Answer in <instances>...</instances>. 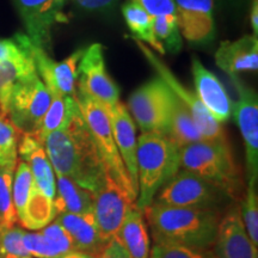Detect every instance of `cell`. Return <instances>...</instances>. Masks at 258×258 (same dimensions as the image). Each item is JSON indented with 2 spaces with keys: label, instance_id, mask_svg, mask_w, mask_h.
Here are the masks:
<instances>
[{
  "label": "cell",
  "instance_id": "obj_1",
  "mask_svg": "<svg viewBox=\"0 0 258 258\" xmlns=\"http://www.w3.org/2000/svg\"><path fill=\"white\" fill-rule=\"evenodd\" d=\"M43 146L55 176L69 177L93 195L103 185L104 165L78 102L66 123L48 135Z\"/></svg>",
  "mask_w": 258,
  "mask_h": 258
},
{
  "label": "cell",
  "instance_id": "obj_2",
  "mask_svg": "<svg viewBox=\"0 0 258 258\" xmlns=\"http://www.w3.org/2000/svg\"><path fill=\"white\" fill-rule=\"evenodd\" d=\"M154 243L191 249H211L215 244L218 211L182 208L154 202L144 211Z\"/></svg>",
  "mask_w": 258,
  "mask_h": 258
},
{
  "label": "cell",
  "instance_id": "obj_3",
  "mask_svg": "<svg viewBox=\"0 0 258 258\" xmlns=\"http://www.w3.org/2000/svg\"><path fill=\"white\" fill-rule=\"evenodd\" d=\"M137 208L144 212L180 169L179 148L166 135L147 132L138 138Z\"/></svg>",
  "mask_w": 258,
  "mask_h": 258
},
{
  "label": "cell",
  "instance_id": "obj_4",
  "mask_svg": "<svg viewBox=\"0 0 258 258\" xmlns=\"http://www.w3.org/2000/svg\"><path fill=\"white\" fill-rule=\"evenodd\" d=\"M179 164L183 170L217 185L230 199L240 195L243 182L227 139L186 145L179 150Z\"/></svg>",
  "mask_w": 258,
  "mask_h": 258
},
{
  "label": "cell",
  "instance_id": "obj_5",
  "mask_svg": "<svg viewBox=\"0 0 258 258\" xmlns=\"http://www.w3.org/2000/svg\"><path fill=\"white\" fill-rule=\"evenodd\" d=\"M76 99L95 140L106 175L110 176L132 199L137 201L138 190L135 189L129 177L118 148L116 146L108 110L91 97L80 91H77Z\"/></svg>",
  "mask_w": 258,
  "mask_h": 258
},
{
  "label": "cell",
  "instance_id": "obj_6",
  "mask_svg": "<svg viewBox=\"0 0 258 258\" xmlns=\"http://www.w3.org/2000/svg\"><path fill=\"white\" fill-rule=\"evenodd\" d=\"M51 96L37 71L16 84L6 115L22 134L34 135L49 108Z\"/></svg>",
  "mask_w": 258,
  "mask_h": 258
},
{
  "label": "cell",
  "instance_id": "obj_7",
  "mask_svg": "<svg viewBox=\"0 0 258 258\" xmlns=\"http://www.w3.org/2000/svg\"><path fill=\"white\" fill-rule=\"evenodd\" d=\"M228 196L217 185L190 171H178L159 190L157 203L171 207L218 211Z\"/></svg>",
  "mask_w": 258,
  "mask_h": 258
},
{
  "label": "cell",
  "instance_id": "obj_8",
  "mask_svg": "<svg viewBox=\"0 0 258 258\" xmlns=\"http://www.w3.org/2000/svg\"><path fill=\"white\" fill-rule=\"evenodd\" d=\"M172 101L173 92L160 77H156L132 93L128 109L143 133H163L169 121Z\"/></svg>",
  "mask_w": 258,
  "mask_h": 258
},
{
  "label": "cell",
  "instance_id": "obj_9",
  "mask_svg": "<svg viewBox=\"0 0 258 258\" xmlns=\"http://www.w3.org/2000/svg\"><path fill=\"white\" fill-rule=\"evenodd\" d=\"M133 40L137 43L139 49L143 51L145 57L148 60V62L153 66V69L157 71L158 77L165 82L169 86L171 91L178 97V98L184 103V105L188 108V110L191 115L194 122H195L196 127L199 132L201 133L202 138L205 140H225L226 134L222 128L221 123L215 120L213 116L209 114V111L206 109V106L202 104L201 101L196 93L190 91L186 89L178 79L176 78L175 74L171 72V70L163 62L158 56L153 53L152 50L148 49V47L145 46L144 42L139 41L138 38L133 37Z\"/></svg>",
  "mask_w": 258,
  "mask_h": 258
},
{
  "label": "cell",
  "instance_id": "obj_10",
  "mask_svg": "<svg viewBox=\"0 0 258 258\" xmlns=\"http://www.w3.org/2000/svg\"><path fill=\"white\" fill-rule=\"evenodd\" d=\"M77 91L90 96L106 110L120 102V90L106 71L102 44L93 43L84 51L79 63Z\"/></svg>",
  "mask_w": 258,
  "mask_h": 258
},
{
  "label": "cell",
  "instance_id": "obj_11",
  "mask_svg": "<svg viewBox=\"0 0 258 258\" xmlns=\"http://www.w3.org/2000/svg\"><path fill=\"white\" fill-rule=\"evenodd\" d=\"M134 207H137V201L106 175L93 199V215L103 243L108 245L115 239L125 217Z\"/></svg>",
  "mask_w": 258,
  "mask_h": 258
},
{
  "label": "cell",
  "instance_id": "obj_12",
  "mask_svg": "<svg viewBox=\"0 0 258 258\" xmlns=\"http://www.w3.org/2000/svg\"><path fill=\"white\" fill-rule=\"evenodd\" d=\"M238 98L233 103L235 122L245 144L246 175L249 184H257L258 179V97L254 90L241 82L237 76L231 77Z\"/></svg>",
  "mask_w": 258,
  "mask_h": 258
},
{
  "label": "cell",
  "instance_id": "obj_13",
  "mask_svg": "<svg viewBox=\"0 0 258 258\" xmlns=\"http://www.w3.org/2000/svg\"><path fill=\"white\" fill-rule=\"evenodd\" d=\"M27 36L37 47L51 50V31L66 22L63 8L67 0H14Z\"/></svg>",
  "mask_w": 258,
  "mask_h": 258
},
{
  "label": "cell",
  "instance_id": "obj_14",
  "mask_svg": "<svg viewBox=\"0 0 258 258\" xmlns=\"http://www.w3.org/2000/svg\"><path fill=\"white\" fill-rule=\"evenodd\" d=\"M180 35L191 43H206L214 36V0H175Z\"/></svg>",
  "mask_w": 258,
  "mask_h": 258
},
{
  "label": "cell",
  "instance_id": "obj_15",
  "mask_svg": "<svg viewBox=\"0 0 258 258\" xmlns=\"http://www.w3.org/2000/svg\"><path fill=\"white\" fill-rule=\"evenodd\" d=\"M191 73L196 95L202 104L219 123L227 122L233 112V101L222 83L198 57H192Z\"/></svg>",
  "mask_w": 258,
  "mask_h": 258
},
{
  "label": "cell",
  "instance_id": "obj_16",
  "mask_svg": "<svg viewBox=\"0 0 258 258\" xmlns=\"http://www.w3.org/2000/svg\"><path fill=\"white\" fill-rule=\"evenodd\" d=\"M214 245L217 258H258V249L247 235L237 206L219 221Z\"/></svg>",
  "mask_w": 258,
  "mask_h": 258
},
{
  "label": "cell",
  "instance_id": "obj_17",
  "mask_svg": "<svg viewBox=\"0 0 258 258\" xmlns=\"http://www.w3.org/2000/svg\"><path fill=\"white\" fill-rule=\"evenodd\" d=\"M116 146L121 154L132 182L138 190V166H137V125L128 108L121 102L108 110Z\"/></svg>",
  "mask_w": 258,
  "mask_h": 258
},
{
  "label": "cell",
  "instance_id": "obj_18",
  "mask_svg": "<svg viewBox=\"0 0 258 258\" xmlns=\"http://www.w3.org/2000/svg\"><path fill=\"white\" fill-rule=\"evenodd\" d=\"M215 62L228 76L258 70V38L245 35L235 41H222L215 51Z\"/></svg>",
  "mask_w": 258,
  "mask_h": 258
},
{
  "label": "cell",
  "instance_id": "obj_19",
  "mask_svg": "<svg viewBox=\"0 0 258 258\" xmlns=\"http://www.w3.org/2000/svg\"><path fill=\"white\" fill-rule=\"evenodd\" d=\"M18 154L30 167L37 188L54 201L56 195V176L43 144L32 135L22 134L18 143Z\"/></svg>",
  "mask_w": 258,
  "mask_h": 258
},
{
  "label": "cell",
  "instance_id": "obj_20",
  "mask_svg": "<svg viewBox=\"0 0 258 258\" xmlns=\"http://www.w3.org/2000/svg\"><path fill=\"white\" fill-rule=\"evenodd\" d=\"M55 220L62 226L71 237L73 249L77 252L99 258L106 245L98 234L93 212L84 214L60 213Z\"/></svg>",
  "mask_w": 258,
  "mask_h": 258
},
{
  "label": "cell",
  "instance_id": "obj_21",
  "mask_svg": "<svg viewBox=\"0 0 258 258\" xmlns=\"http://www.w3.org/2000/svg\"><path fill=\"white\" fill-rule=\"evenodd\" d=\"M114 240L123 247L131 258L150 257V238L144 219V212L137 207L132 209L125 217Z\"/></svg>",
  "mask_w": 258,
  "mask_h": 258
},
{
  "label": "cell",
  "instance_id": "obj_22",
  "mask_svg": "<svg viewBox=\"0 0 258 258\" xmlns=\"http://www.w3.org/2000/svg\"><path fill=\"white\" fill-rule=\"evenodd\" d=\"M93 199L95 195L91 191L80 186L73 179L64 176H56V195L54 199L56 214H84L93 212Z\"/></svg>",
  "mask_w": 258,
  "mask_h": 258
},
{
  "label": "cell",
  "instance_id": "obj_23",
  "mask_svg": "<svg viewBox=\"0 0 258 258\" xmlns=\"http://www.w3.org/2000/svg\"><path fill=\"white\" fill-rule=\"evenodd\" d=\"M163 134L166 135L179 150L186 145L205 140L196 127L188 108L175 93H173L169 121L164 128Z\"/></svg>",
  "mask_w": 258,
  "mask_h": 258
},
{
  "label": "cell",
  "instance_id": "obj_24",
  "mask_svg": "<svg viewBox=\"0 0 258 258\" xmlns=\"http://www.w3.org/2000/svg\"><path fill=\"white\" fill-rule=\"evenodd\" d=\"M19 44L24 48L23 53L14 59L6 60L0 63V110L5 115L8 111L10 97L16 84L36 71L30 53L23 44Z\"/></svg>",
  "mask_w": 258,
  "mask_h": 258
},
{
  "label": "cell",
  "instance_id": "obj_25",
  "mask_svg": "<svg viewBox=\"0 0 258 258\" xmlns=\"http://www.w3.org/2000/svg\"><path fill=\"white\" fill-rule=\"evenodd\" d=\"M54 201L44 195L34 183L28 201L18 220L27 230L38 231L49 225L56 218Z\"/></svg>",
  "mask_w": 258,
  "mask_h": 258
},
{
  "label": "cell",
  "instance_id": "obj_26",
  "mask_svg": "<svg viewBox=\"0 0 258 258\" xmlns=\"http://www.w3.org/2000/svg\"><path fill=\"white\" fill-rule=\"evenodd\" d=\"M122 14L128 28L135 35V38L150 44L154 50L164 55L165 49L157 41L153 32V19L135 0H128L122 6Z\"/></svg>",
  "mask_w": 258,
  "mask_h": 258
},
{
  "label": "cell",
  "instance_id": "obj_27",
  "mask_svg": "<svg viewBox=\"0 0 258 258\" xmlns=\"http://www.w3.org/2000/svg\"><path fill=\"white\" fill-rule=\"evenodd\" d=\"M76 104V97H63L61 95L51 96L49 108H48L37 132L32 137H35L41 144H43L48 135L60 129L66 123L71 110Z\"/></svg>",
  "mask_w": 258,
  "mask_h": 258
},
{
  "label": "cell",
  "instance_id": "obj_28",
  "mask_svg": "<svg viewBox=\"0 0 258 258\" xmlns=\"http://www.w3.org/2000/svg\"><path fill=\"white\" fill-rule=\"evenodd\" d=\"M22 133L0 111V167L15 170L18 163V143Z\"/></svg>",
  "mask_w": 258,
  "mask_h": 258
},
{
  "label": "cell",
  "instance_id": "obj_29",
  "mask_svg": "<svg viewBox=\"0 0 258 258\" xmlns=\"http://www.w3.org/2000/svg\"><path fill=\"white\" fill-rule=\"evenodd\" d=\"M15 170L0 167V228H9L18 221L12 198Z\"/></svg>",
  "mask_w": 258,
  "mask_h": 258
},
{
  "label": "cell",
  "instance_id": "obj_30",
  "mask_svg": "<svg viewBox=\"0 0 258 258\" xmlns=\"http://www.w3.org/2000/svg\"><path fill=\"white\" fill-rule=\"evenodd\" d=\"M153 19V32L157 41L159 42L164 49L171 53H178L182 49L183 41L179 28L177 25L176 18H152Z\"/></svg>",
  "mask_w": 258,
  "mask_h": 258
},
{
  "label": "cell",
  "instance_id": "obj_31",
  "mask_svg": "<svg viewBox=\"0 0 258 258\" xmlns=\"http://www.w3.org/2000/svg\"><path fill=\"white\" fill-rule=\"evenodd\" d=\"M32 185H34V177H32L30 167L23 160L18 161L16 165L14 182H12V198H14L17 218L23 212Z\"/></svg>",
  "mask_w": 258,
  "mask_h": 258
},
{
  "label": "cell",
  "instance_id": "obj_32",
  "mask_svg": "<svg viewBox=\"0 0 258 258\" xmlns=\"http://www.w3.org/2000/svg\"><path fill=\"white\" fill-rule=\"evenodd\" d=\"M240 215L245 230L250 240L258 249V194L257 184H247L243 203H241Z\"/></svg>",
  "mask_w": 258,
  "mask_h": 258
},
{
  "label": "cell",
  "instance_id": "obj_33",
  "mask_svg": "<svg viewBox=\"0 0 258 258\" xmlns=\"http://www.w3.org/2000/svg\"><path fill=\"white\" fill-rule=\"evenodd\" d=\"M24 232L17 226L0 228V258H32L24 246Z\"/></svg>",
  "mask_w": 258,
  "mask_h": 258
},
{
  "label": "cell",
  "instance_id": "obj_34",
  "mask_svg": "<svg viewBox=\"0 0 258 258\" xmlns=\"http://www.w3.org/2000/svg\"><path fill=\"white\" fill-rule=\"evenodd\" d=\"M23 243L28 252L35 258H61L66 254L41 232H24Z\"/></svg>",
  "mask_w": 258,
  "mask_h": 258
},
{
  "label": "cell",
  "instance_id": "obj_35",
  "mask_svg": "<svg viewBox=\"0 0 258 258\" xmlns=\"http://www.w3.org/2000/svg\"><path fill=\"white\" fill-rule=\"evenodd\" d=\"M148 258H217L211 249H191L178 245L154 244Z\"/></svg>",
  "mask_w": 258,
  "mask_h": 258
},
{
  "label": "cell",
  "instance_id": "obj_36",
  "mask_svg": "<svg viewBox=\"0 0 258 258\" xmlns=\"http://www.w3.org/2000/svg\"><path fill=\"white\" fill-rule=\"evenodd\" d=\"M41 233L44 237H47L50 241H53L56 246H59L63 251V253L67 254L74 251L72 239H71V237L66 232V230H64L55 219L49 225H47L46 227L42 228Z\"/></svg>",
  "mask_w": 258,
  "mask_h": 258
},
{
  "label": "cell",
  "instance_id": "obj_37",
  "mask_svg": "<svg viewBox=\"0 0 258 258\" xmlns=\"http://www.w3.org/2000/svg\"><path fill=\"white\" fill-rule=\"evenodd\" d=\"M152 18H176L175 0H135Z\"/></svg>",
  "mask_w": 258,
  "mask_h": 258
},
{
  "label": "cell",
  "instance_id": "obj_38",
  "mask_svg": "<svg viewBox=\"0 0 258 258\" xmlns=\"http://www.w3.org/2000/svg\"><path fill=\"white\" fill-rule=\"evenodd\" d=\"M83 11L110 12L117 5L118 0H70Z\"/></svg>",
  "mask_w": 258,
  "mask_h": 258
},
{
  "label": "cell",
  "instance_id": "obj_39",
  "mask_svg": "<svg viewBox=\"0 0 258 258\" xmlns=\"http://www.w3.org/2000/svg\"><path fill=\"white\" fill-rule=\"evenodd\" d=\"M23 51L24 48L15 38H12V40H0V63L21 55Z\"/></svg>",
  "mask_w": 258,
  "mask_h": 258
},
{
  "label": "cell",
  "instance_id": "obj_40",
  "mask_svg": "<svg viewBox=\"0 0 258 258\" xmlns=\"http://www.w3.org/2000/svg\"><path fill=\"white\" fill-rule=\"evenodd\" d=\"M99 258H131L129 254L123 250L121 245H118L115 240L109 243L103 250Z\"/></svg>",
  "mask_w": 258,
  "mask_h": 258
},
{
  "label": "cell",
  "instance_id": "obj_41",
  "mask_svg": "<svg viewBox=\"0 0 258 258\" xmlns=\"http://www.w3.org/2000/svg\"><path fill=\"white\" fill-rule=\"evenodd\" d=\"M250 23L254 36L258 34V0L250 2Z\"/></svg>",
  "mask_w": 258,
  "mask_h": 258
},
{
  "label": "cell",
  "instance_id": "obj_42",
  "mask_svg": "<svg viewBox=\"0 0 258 258\" xmlns=\"http://www.w3.org/2000/svg\"><path fill=\"white\" fill-rule=\"evenodd\" d=\"M220 2L227 8L238 10V9H245L250 4L251 0H220Z\"/></svg>",
  "mask_w": 258,
  "mask_h": 258
},
{
  "label": "cell",
  "instance_id": "obj_43",
  "mask_svg": "<svg viewBox=\"0 0 258 258\" xmlns=\"http://www.w3.org/2000/svg\"><path fill=\"white\" fill-rule=\"evenodd\" d=\"M61 258H83V253L77 252V251H72V252L64 254V256Z\"/></svg>",
  "mask_w": 258,
  "mask_h": 258
},
{
  "label": "cell",
  "instance_id": "obj_44",
  "mask_svg": "<svg viewBox=\"0 0 258 258\" xmlns=\"http://www.w3.org/2000/svg\"><path fill=\"white\" fill-rule=\"evenodd\" d=\"M83 258H97V257H92V256H88V254H83Z\"/></svg>",
  "mask_w": 258,
  "mask_h": 258
},
{
  "label": "cell",
  "instance_id": "obj_45",
  "mask_svg": "<svg viewBox=\"0 0 258 258\" xmlns=\"http://www.w3.org/2000/svg\"><path fill=\"white\" fill-rule=\"evenodd\" d=\"M67 2H69V0H67Z\"/></svg>",
  "mask_w": 258,
  "mask_h": 258
},
{
  "label": "cell",
  "instance_id": "obj_46",
  "mask_svg": "<svg viewBox=\"0 0 258 258\" xmlns=\"http://www.w3.org/2000/svg\"><path fill=\"white\" fill-rule=\"evenodd\" d=\"M0 111H2V110H0Z\"/></svg>",
  "mask_w": 258,
  "mask_h": 258
}]
</instances>
